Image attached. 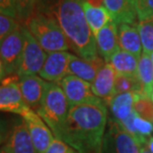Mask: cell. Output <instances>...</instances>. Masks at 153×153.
Returning <instances> with one entry per match:
<instances>
[{
	"mask_svg": "<svg viewBox=\"0 0 153 153\" xmlns=\"http://www.w3.org/2000/svg\"><path fill=\"white\" fill-rule=\"evenodd\" d=\"M107 113L104 103L70 106L60 140L78 153H102Z\"/></svg>",
	"mask_w": 153,
	"mask_h": 153,
	"instance_id": "cell-1",
	"label": "cell"
},
{
	"mask_svg": "<svg viewBox=\"0 0 153 153\" xmlns=\"http://www.w3.org/2000/svg\"><path fill=\"white\" fill-rule=\"evenodd\" d=\"M54 18L66 36L71 50L85 60L98 57L96 39L86 20L83 0H57Z\"/></svg>",
	"mask_w": 153,
	"mask_h": 153,
	"instance_id": "cell-2",
	"label": "cell"
},
{
	"mask_svg": "<svg viewBox=\"0 0 153 153\" xmlns=\"http://www.w3.org/2000/svg\"><path fill=\"white\" fill-rule=\"evenodd\" d=\"M70 106L62 89L56 83L47 82L45 93L38 115L53 131L55 138L60 139Z\"/></svg>",
	"mask_w": 153,
	"mask_h": 153,
	"instance_id": "cell-3",
	"label": "cell"
},
{
	"mask_svg": "<svg viewBox=\"0 0 153 153\" xmlns=\"http://www.w3.org/2000/svg\"><path fill=\"white\" fill-rule=\"evenodd\" d=\"M26 27L45 53L70 49L66 36L53 15L34 13L26 22Z\"/></svg>",
	"mask_w": 153,
	"mask_h": 153,
	"instance_id": "cell-4",
	"label": "cell"
},
{
	"mask_svg": "<svg viewBox=\"0 0 153 153\" xmlns=\"http://www.w3.org/2000/svg\"><path fill=\"white\" fill-rule=\"evenodd\" d=\"M24 34V49L17 75L20 78L40 74L48 55L33 37L26 26H22Z\"/></svg>",
	"mask_w": 153,
	"mask_h": 153,
	"instance_id": "cell-5",
	"label": "cell"
},
{
	"mask_svg": "<svg viewBox=\"0 0 153 153\" xmlns=\"http://www.w3.org/2000/svg\"><path fill=\"white\" fill-rule=\"evenodd\" d=\"M102 153H140V145L115 119L109 120Z\"/></svg>",
	"mask_w": 153,
	"mask_h": 153,
	"instance_id": "cell-6",
	"label": "cell"
},
{
	"mask_svg": "<svg viewBox=\"0 0 153 153\" xmlns=\"http://www.w3.org/2000/svg\"><path fill=\"white\" fill-rule=\"evenodd\" d=\"M58 84L62 89L70 106L77 105H89V103L91 105L104 103L102 99L94 94L91 84L80 78L68 75Z\"/></svg>",
	"mask_w": 153,
	"mask_h": 153,
	"instance_id": "cell-7",
	"label": "cell"
},
{
	"mask_svg": "<svg viewBox=\"0 0 153 153\" xmlns=\"http://www.w3.org/2000/svg\"><path fill=\"white\" fill-rule=\"evenodd\" d=\"M23 49H24V34L22 25L9 34L0 45V58L4 65L6 74H17L20 66Z\"/></svg>",
	"mask_w": 153,
	"mask_h": 153,
	"instance_id": "cell-8",
	"label": "cell"
},
{
	"mask_svg": "<svg viewBox=\"0 0 153 153\" xmlns=\"http://www.w3.org/2000/svg\"><path fill=\"white\" fill-rule=\"evenodd\" d=\"M21 116L29 130L37 153H45L54 139L53 131L31 107H28Z\"/></svg>",
	"mask_w": 153,
	"mask_h": 153,
	"instance_id": "cell-9",
	"label": "cell"
},
{
	"mask_svg": "<svg viewBox=\"0 0 153 153\" xmlns=\"http://www.w3.org/2000/svg\"><path fill=\"white\" fill-rule=\"evenodd\" d=\"M20 77L18 75L4 78L0 84V112H12L22 115L28 106L23 99L18 82Z\"/></svg>",
	"mask_w": 153,
	"mask_h": 153,
	"instance_id": "cell-10",
	"label": "cell"
},
{
	"mask_svg": "<svg viewBox=\"0 0 153 153\" xmlns=\"http://www.w3.org/2000/svg\"><path fill=\"white\" fill-rule=\"evenodd\" d=\"M67 51L53 52L47 56V59L40 72V77L50 83H59L68 76V66L71 58Z\"/></svg>",
	"mask_w": 153,
	"mask_h": 153,
	"instance_id": "cell-11",
	"label": "cell"
},
{
	"mask_svg": "<svg viewBox=\"0 0 153 153\" xmlns=\"http://www.w3.org/2000/svg\"><path fill=\"white\" fill-rule=\"evenodd\" d=\"M116 78L117 72L115 69L110 63H106L91 84L94 94L102 99L106 106H109L111 100L115 96Z\"/></svg>",
	"mask_w": 153,
	"mask_h": 153,
	"instance_id": "cell-12",
	"label": "cell"
},
{
	"mask_svg": "<svg viewBox=\"0 0 153 153\" xmlns=\"http://www.w3.org/2000/svg\"><path fill=\"white\" fill-rule=\"evenodd\" d=\"M4 147L7 153H37L29 130L23 119L12 126Z\"/></svg>",
	"mask_w": 153,
	"mask_h": 153,
	"instance_id": "cell-13",
	"label": "cell"
},
{
	"mask_svg": "<svg viewBox=\"0 0 153 153\" xmlns=\"http://www.w3.org/2000/svg\"><path fill=\"white\" fill-rule=\"evenodd\" d=\"M18 84L25 103L33 110L37 112L40 109L47 82L36 75V76L20 78Z\"/></svg>",
	"mask_w": 153,
	"mask_h": 153,
	"instance_id": "cell-14",
	"label": "cell"
},
{
	"mask_svg": "<svg viewBox=\"0 0 153 153\" xmlns=\"http://www.w3.org/2000/svg\"><path fill=\"white\" fill-rule=\"evenodd\" d=\"M105 7L117 25H137L135 0H105Z\"/></svg>",
	"mask_w": 153,
	"mask_h": 153,
	"instance_id": "cell-15",
	"label": "cell"
},
{
	"mask_svg": "<svg viewBox=\"0 0 153 153\" xmlns=\"http://www.w3.org/2000/svg\"><path fill=\"white\" fill-rule=\"evenodd\" d=\"M105 64V60L99 56L92 60H85L71 55L69 66H68V75L75 76L92 84L97 74Z\"/></svg>",
	"mask_w": 153,
	"mask_h": 153,
	"instance_id": "cell-16",
	"label": "cell"
},
{
	"mask_svg": "<svg viewBox=\"0 0 153 153\" xmlns=\"http://www.w3.org/2000/svg\"><path fill=\"white\" fill-rule=\"evenodd\" d=\"M95 39L98 53L106 63H109L113 55L120 50L118 25L114 21L109 22L99 31Z\"/></svg>",
	"mask_w": 153,
	"mask_h": 153,
	"instance_id": "cell-17",
	"label": "cell"
},
{
	"mask_svg": "<svg viewBox=\"0 0 153 153\" xmlns=\"http://www.w3.org/2000/svg\"><path fill=\"white\" fill-rule=\"evenodd\" d=\"M119 123L126 132L129 133L137 141L140 147L147 144L148 139L151 137L153 132V123L140 118L135 112H133L123 121Z\"/></svg>",
	"mask_w": 153,
	"mask_h": 153,
	"instance_id": "cell-18",
	"label": "cell"
},
{
	"mask_svg": "<svg viewBox=\"0 0 153 153\" xmlns=\"http://www.w3.org/2000/svg\"><path fill=\"white\" fill-rule=\"evenodd\" d=\"M119 45L122 50L132 54L139 59L142 54V45L137 25L120 24L118 25Z\"/></svg>",
	"mask_w": 153,
	"mask_h": 153,
	"instance_id": "cell-19",
	"label": "cell"
},
{
	"mask_svg": "<svg viewBox=\"0 0 153 153\" xmlns=\"http://www.w3.org/2000/svg\"><path fill=\"white\" fill-rule=\"evenodd\" d=\"M109 63L117 72V75L126 77H137L138 59L132 54L120 49L111 58Z\"/></svg>",
	"mask_w": 153,
	"mask_h": 153,
	"instance_id": "cell-20",
	"label": "cell"
},
{
	"mask_svg": "<svg viewBox=\"0 0 153 153\" xmlns=\"http://www.w3.org/2000/svg\"><path fill=\"white\" fill-rule=\"evenodd\" d=\"M134 96L133 93H123L116 94L110 103V109L114 119L122 122L134 112L133 109Z\"/></svg>",
	"mask_w": 153,
	"mask_h": 153,
	"instance_id": "cell-21",
	"label": "cell"
},
{
	"mask_svg": "<svg viewBox=\"0 0 153 153\" xmlns=\"http://www.w3.org/2000/svg\"><path fill=\"white\" fill-rule=\"evenodd\" d=\"M83 9L88 25H89L91 31L93 32L95 37L104 26H106L109 22L113 21L110 13L106 9L105 6H103V7H94V6L83 1Z\"/></svg>",
	"mask_w": 153,
	"mask_h": 153,
	"instance_id": "cell-22",
	"label": "cell"
},
{
	"mask_svg": "<svg viewBox=\"0 0 153 153\" xmlns=\"http://www.w3.org/2000/svg\"><path fill=\"white\" fill-rule=\"evenodd\" d=\"M137 78L143 93L151 96L153 93V64L149 55L142 53L138 59Z\"/></svg>",
	"mask_w": 153,
	"mask_h": 153,
	"instance_id": "cell-23",
	"label": "cell"
},
{
	"mask_svg": "<svg viewBox=\"0 0 153 153\" xmlns=\"http://www.w3.org/2000/svg\"><path fill=\"white\" fill-rule=\"evenodd\" d=\"M134 103L133 109L140 118L153 123V100L151 96L143 92L133 93Z\"/></svg>",
	"mask_w": 153,
	"mask_h": 153,
	"instance_id": "cell-24",
	"label": "cell"
},
{
	"mask_svg": "<svg viewBox=\"0 0 153 153\" xmlns=\"http://www.w3.org/2000/svg\"><path fill=\"white\" fill-rule=\"evenodd\" d=\"M143 92L137 77H126L117 75L115 83V96L123 93Z\"/></svg>",
	"mask_w": 153,
	"mask_h": 153,
	"instance_id": "cell-25",
	"label": "cell"
},
{
	"mask_svg": "<svg viewBox=\"0 0 153 153\" xmlns=\"http://www.w3.org/2000/svg\"><path fill=\"white\" fill-rule=\"evenodd\" d=\"M137 29L140 36L143 53L151 55L153 53V20L138 21Z\"/></svg>",
	"mask_w": 153,
	"mask_h": 153,
	"instance_id": "cell-26",
	"label": "cell"
},
{
	"mask_svg": "<svg viewBox=\"0 0 153 153\" xmlns=\"http://www.w3.org/2000/svg\"><path fill=\"white\" fill-rule=\"evenodd\" d=\"M37 0H14L17 18L21 22H27V20L34 14L35 5Z\"/></svg>",
	"mask_w": 153,
	"mask_h": 153,
	"instance_id": "cell-27",
	"label": "cell"
},
{
	"mask_svg": "<svg viewBox=\"0 0 153 153\" xmlns=\"http://www.w3.org/2000/svg\"><path fill=\"white\" fill-rule=\"evenodd\" d=\"M19 26L20 24L15 18L4 14H0V45L4 41V39L14 30H16Z\"/></svg>",
	"mask_w": 153,
	"mask_h": 153,
	"instance_id": "cell-28",
	"label": "cell"
},
{
	"mask_svg": "<svg viewBox=\"0 0 153 153\" xmlns=\"http://www.w3.org/2000/svg\"><path fill=\"white\" fill-rule=\"evenodd\" d=\"M138 21L153 20V0H135Z\"/></svg>",
	"mask_w": 153,
	"mask_h": 153,
	"instance_id": "cell-29",
	"label": "cell"
},
{
	"mask_svg": "<svg viewBox=\"0 0 153 153\" xmlns=\"http://www.w3.org/2000/svg\"><path fill=\"white\" fill-rule=\"evenodd\" d=\"M45 153H78L72 147L60 139L54 138Z\"/></svg>",
	"mask_w": 153,
	"mask_h": 153,
	"instance_id": "cell-30",
	"label": "cell"
},
{
	"mask_svg": "<svg viewBox=\"0 0 153 153\" xmlns=\"http://www.w3.org/2000/svg\"><path fill=\"white\" fill-rule=\"evenodd\" d=\"M0 14L17 18L14 0H0Z\"/></svg>",
	"mask_w": 153,
	"mask_h": 153,
	"instance_id": "cell-31",
	"label": "cell"
},
{
	"mask_svg": "<svg viewBox=\"0 0 153 153\" xmlns=\"http://www.w3.org/2000/svg\"><path fill=\"white\" fill-rule=\"evenodd\" d=\"M83 1L94 6V7H103V6H105V0H83Z\"/></svg>",
	"mask_w": 153,
	"mask_h": 153,
	"instance_id": "cell-32",
	"label": "cell"
},
{
	"mask_svg": "<svg viewBox=\"0 0 153 153\" xmlns=\"http://www.w3.org/2000/svg\"><path fill=\"white\" fill-rule=\"evenodd\" d=\"M6 136V128L4 127V125L0 122V145L2 144V142L4 141Z\"/></svg>",
	"mask_w": 153,
	"mask_h": 153,
	"instance_id": "cell-33",
	"label": "cell"
},
{
	"mask_svg": "<svg viewBox=\"0 0 153 153\" xmlns=\"http://www.w3.org/2000/svg\"><path fill=\"white\" fill-rule=\"evenodd\" d=\"M5 76H7V74H6L4 65H3V62L1 60V58H0V81H2L3 79H4Z\"/></svg>",
	"mask_w": 153,
	"mask_h": 153,
	"instance_id": "cell-34",
	"label": "cell"
},
{
	"mask_svg": "<svg viewBox=\"0 0 153 153\" xmlns=\"http://www.w3.org/2000/svg\"><path fill=\"white\" fill-rule=\"evenodd\" d=\"M146 146L149 148V150L151 151V153H153V136H151V137L148 139V142H147V144H146Z\"/></svg>",
	"mask_w": 153,
	"mask_h": 153,
	"instance_id": "cell-35",
	"label": "cell"
},
{
	"mask_svg": "<svg viewBox=\"0 0 153 153\" xmlns=\"http://www.w3.org/2000/svg\"><path fill=\"white\" fill-rule=\"evenodd\" d=\"M140 153H151V151L149 150V148L146 145L141 146L140 147Z\"/></svg>",
	"mask_w": 153,
	"mask_h": 153,
	"instance_id": "cell-36",
	"label": "cell"
},
{
	"mask_svg": "<svg viewBox=\"0 0 153 153\" xmlns=\"http://www.w3.org/2000/svg\"><path fill=\"white\" fill-rule=\"evenodd\" d=\"M0 153H7V151H6V149H5L4 146L0 147Z\"/></svg>",
	"mask_w": 153,
	"mask_h": 153,
	"instance_id": "cell-37",
	"label": "cell"
},
{
	"mask_svg": "<svg viewBox=\"0 0 153 153\" xmlns=\"http://www.w3.org/2000/svg\"><path fill=\"white\" fill-rule=\"evenodd\" d=\"M150 58H151V61H152V64H153V53L150 55Z\"/></svg>",
	"mask_w": 153,
	"mask_h": 153,
	"instance_id": "cell-38",
	"label": "cell"
},
{
	"mask_svg": "<svg viewBox=\"0 0 153 153\" xmlns=\"http://www.w3.org/2000/svg\"><path fill=\"white\" fill-rule=\"evenodd\" d=\"M151 99H152V100H153V93H152V96H151Z\"/></svg>",
	"mask_w": 153,
	"mask_h": 153,
	"instance_id": "cell-39",
	"label": "cell"
}]
</instances>
